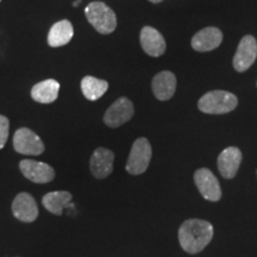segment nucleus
Instances as JSON below:
<instances>
[{
	"instance_id": "obj_18",
	"label": "nucleus",
	"mask_w": 257,
	"mask_h": 257,
	"mask_svg": "<svg viewBox=\"0 0 257 257\" xmlns=\"http://www.w3.org/2000/svg\"><path fill=\"white\" fill-rule=\"evenodd\" d=\"M74 36L73 25L69 21L57 22L51 27L49 34H48V44L51 48H59L68 44Z\"/></svg>"
},
{
	"instance_id": "obj_7",
	"label": "nucleus",
	"mask_w": 257,
	"mask_h": 257,
	"mask_svg": "<svg viewBox=\"0 0 257 257\" xmlns=\"http://www.w3.org/2000/svg\"><path fill=\"white\" fill-rule=\"evenodd\" d=\"M134 104L125 96L117 99L104 114V123L108 127H118L133 118Z\"/></svg>"
},
{
	"instance_id": "obj_2",
	"label": "nucleus",
	"mask_w": 257,
	"mask_h": 257,
	"mask_svg": "<svg viewBox=\"0 0 257 257\" xmlns=\"http://www.w3.org/2000/svg\"><path fill=\"white\" fill-rule=\"evenodd\" d=\"M85 15L89 24L99 34L108 35L117 28V17L114 11L102 2H93L85 9Z\"/></svg>"
},
{
	"instance_id": "obj_25",
	"label": "nucleus",
	"mask_w": 257,
	"mask_h": 257,
	"mask_svg": "<svg viewBox=\"0 0 257 257\" xmlns=\"http://www.w3.org/2000/svg\"><path fill=\"white\" fill-rule=\"evenodd\" d=\"M256 173H257V172H256Z\"/></svg>"
},
{
	"instance_id": "obj_5",
	"label": "nucleus",
	"mask_w": 257,
	"mask_h": 257,
	"mask_svg": "<svg viewBox=\"0 0 257 257\" xmlns=\"http://www.w3.org/2000/svg\"><path fill=\"white\" fill-rule=\"evenodd\" d=\"M14 148L18 154L31 156L41 155L46 149L41 137L28 127H21L16 131L14 136Z\"/></svg>"
},
{
	"instance_id": "obj_20",
	"label": "nucleus",
	"mask_w": 257,
	"mask_h": 257,
	"mask_svg": "<svg viewBox=\"0 0 257 257\" xmlns=\"http://www.w3.org/2000/svg\"><path fill=\"white\" fill-rule=\"evenodd\" d=\"M10 131V121L5 115L0 114V149L5 147L9 138Z\"/></svg>"
},
{
	"instance_id": "obj_23",
	"label": "nucleus",
	"mask_w": 257,
	"mask_h": 257,
	"mask_svg": "<svg viewBox=\"0 0 257 257\" xmlns=\"http://www.w3.org/2000/svg\"><path fill=\"white\" fill-rule=\"evenodd\" d=\"M0 2H2V0H0Z\"/></svg>"
},
{
	"instance_id": "obj_6",
	"label": "nucleus",
	"mask_w": 257,
	"mask_h": 257,
	"mask_svg": "<svg viewBox=\"0 0 257 257\" xmlns=\"http://www.w3.org/2000/svg\"><path fill=\"white\" fill-rule=\"evenodd\" d=\"M19 169L24 178L35 184H48L55 179V169L46 162L35 160H22Z\"/></svg>"
},
{
	"instance_id": "obj_11",
	"label": "nucleus",
	"mask_w": 257,
	"mask_h": 257,
	"mask_svg": "<svg viewBox=\"0 0 257 257\" xmlns=\"http://www.w3.org/2000/svg\"><path fill=\"white\" fill-rule=\"evenodd\" d=\"M114 154L106 148H98L93 152L89 161V168L95 179H106L113 172Z\"/></svg>"
},
{
	"instance_id": "obj_19",
	"label": "nucleus",
	"mask_w": 257,
	"mask_h": 257,
	"mask_svg": "<svg viewBox=\"0 0 257 257\" xmlns=\"http://www.w3.org/2000/svg\"><path fill=\"white\" fill-rule=\"evenodd\" d=\"M108 89V83L105 80L96 79L94 76H85L81 80V91L86 99L95 101L100 99Z\"/></svg>"
},
{
	"instance_id": "obj_13",
	"label": "nucleus",
	"mask_w": 257,
	"mask_h": 257,
	"mask_svg": "<svg viewBox=\"0 0 257 257\" xmlns=\"http://www.w3.org/2000/svg\"><path fill=\"white\" fill-rule=\"evenodd\" d=\"M221 41H223V34L219 29L210 27L197 32L193 36L191 43L193 49L204 53V51L216 49L220 46Z\"/></svg>"
},
{
	"instance_id": "obj_10",
	"label": "nucleus",
	"mask_w": 257,
	"mask_h": 257,
	"mask_svg": "<svg viewBox=\"0 0 257 257\" xmlns=\"http://www.w3.org/2000/svg\"><path fill=\"white\" fill-rule=\"evenodd\" d=\"M12 213L16 219L23 223H32L37 219L40 211L36 200L30 193L22 192L16 195L12 201Z\"/></svg>"
},
{
	"instance_id": "obj_15",
	"label": "nucleus",
	"mask_w": 257,
	"mask_h": 257,
	"mask_svg": "<svg viewBox=\"0 0 257 257\" xmlns=\"http://www.w3.org/2000/svg\"><path fill=\"white\" fill-rule=\"evenodd\" d=\"M154 94L159 100H169L174 95L176 89V78L172 72L165 70L156 74L152 82Z\"/></svg>"
},
{
	"instance_id": "obj_16",
	"label": "nucleus",
	"mask_w": 257,
	"mask_h": 257,
	"mask_svg": "<svg viewBox=\"0 0 257 257\" xmlns=\"http://www.w3.org/2000/svg\"><path fill=\"white\" fill-rule=\"evenodd\" d=\"M73 195L72 193L67 191H55L49 192L42 198V204L47 208L50 213L55 216H61L63 213V210L72 205Z\"/></svg>"
},
{
	"instance_id": "obj_22",
	"label": "nucleus",
	"mask_w": 257,
	"mask_h": 257,
	"mask_svg": "<svg viewBox=\"0 0 257 257\" xmlns=\"http://www.w3.org/2000/svg\"><path fill=\"white\" fill-rule=\"evenodd\" d=\"M149 2L154 3V4H157V3H161V2H163V0H149Z\"/></svg>"
},
{
	"instance_id": "obj_4",
	"label": "nucleus",
	"mask_w": 257,
	"mask_h": 257,
	"mask_svg": "<svg viewBox=\"0 0 257 257\" xmlns=\"http://www.w3.org/2000/svg\"><path fill=\"white\" fill-rule=\"evenodd\" d=\"M153 156L152 146L147 138L141 137L135 141L126 162V172L131 175H140L147 172Z\"/></svg>"
},
{
	"instance_id": "obj_9",
	"label": "nucleus",
	"mask_w": 257,
	"mask_h": 257,
	"mask_svg": "<svg viewBox=\"0 0 257 257\" xmlns=\"http://www.w3.org/2000/svg\"><path fill=\"white\" fill-rule=\"evenodd\" d=\"M194 182L200 194L206 200L218 201L221 198V188L216 175L207 168H200L194 173Z\"/></svg>"
},
{
	"instance_id": "obj_3",
	"label": "nucleus",
	"mask_w": 257,
	"mask_h": 257,
	"mask_svg": "<svg viewBox=\"0 0 257 257\" xmlns=\"http://www.w3.org/2000/svg\"><path fill=\"white\" fill-rule=\"evenodd\" d=\"M238 105V99L226 91H212L204 94L198 102L199 110L208 114H224L233 111Z\"/></svg>"
},
{
	"instance_id": "obj_14",
	"label": "nucleus",
	"mask_w": 257,
	"mask_h": 257,
	"mask_svg": "<svg viewBox=\"0 0 257 257\" xmlns=\"http://www.w3.org/2000/svg\"><path fill=\"white\" fill-rule=\"evenodd\" d=\"M242 162V153L238 148L229 147L224 149L218 157V169L225 179H232L238 172Z\"/></svg>"
},
{
	"instance_id": "obj_8",
	"label": "nucleus",
	"mask_w": 257,
	"mask_h": 257,
	"mask_svg": "<svg viewBox=\"0 0 257 257\" xmlns=\"http://www.w3.org/2000/svg\"><path fill=\"white\" fill-rule=\"evenodd\" d=\"M257 59V42L251 35H246L239 42L233 57V67L237 72H245Z\"/></svg>"
},
{
	"instance_id": "obj_12",
	"label": "nucleus",
	"mask_w": 257,
	"mask_h": 257,
	"mask_svg": "<svg viewBox=\"0 0 257 257\" xmlns=\"http://www.w3.org/2000/svg\"><path fill=\"white\" fill-rule=\"evenodd\" d=\"M141 46L149 56L159 57L166 51V41L155 28L144 27L141 31Z\"/></svg>"
},
{
	"instance_id": "obj_24",
	"label": "nucleus",
	"mask_w": 257,
	"mask_h": 257,
	"mask_svg": "<svg viewBox=\"0 0 257 257\" xmlns=\"http://www.w3.org/2000/svg\"><path fill=\"white\" fill-rule=\"evenodd\" d=\"M17 257H19V256H17Z\"/></svg>"
},
{
	"instance_id": "obj_1",
	"label": "nucleus",
	"mask_w": 257,
	"mask_h": 257,
	"mask_svg": "<svg viewBox=\"0 0 257 257\" xmlns=\"http://www.w3.org/2000/svg\"><path fill=\"white\" fill-rule=\"evenodd\" d=\"M213 237V226L210 221L197 219L185 220L179 229V242L188 253H198L207 246Z\"/></svg>"
},
{
	"instance_id": "obj_21",
	"label": "nucleus",
	"mask_w": 257,
	"mask_h": 257,
	"mask_svg": "<svg viewBox=\"0 0 257 257\" xmlns=\"http://www.w3.org/2000/svg\"><path fill=\"white\" fill-rule=\"evenodd\" d=\"M80 3H81V0H76V2L73 3V6H79Z\"/></svg>"
},
{
	"instance_id": "obj_17",
	"label": "nucleus",
	"mask_w": 257,
	"mask_h": 257,
	"mask_svg": "<svg viewBox=\"0 0 257 257\" xmlns=\"http://www.w3.org/2000/svg\"><path fill=\"white\" fill-rule=\"evenodd\" d=\"M60 83L54 79H48L38 82L31 89V96L35 101L41 104H51L57 99Z\"/></svg>"
}]
</instances>
